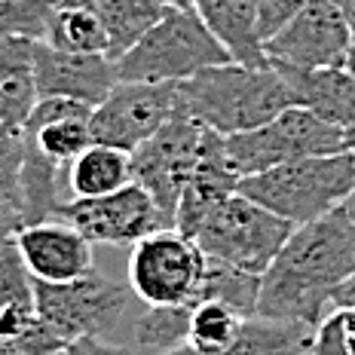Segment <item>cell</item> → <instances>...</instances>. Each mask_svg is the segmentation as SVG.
<instances>
[{"instance_id": "6da1fadb", "label": "cell", "mask_w": 355, "mask_h": 355, "mask_svg": "<svg viewBox=\"0 0 355 355\" xmlns=\"http://www.w3.org/2000/svg\"><path fill=\"white\" fill-rule=\"evenodd\" d=\"M355 272V224L340 205L319 220L294 227L261 276L257 315L319 324L337 285Z\"/></svg>"}, {"instance_id": "7a4b0ae2", "label": "cell", "mask_w": 355, "mask_h": 355, "mask_svg": "<svg viewBox=\"0 0 355 355\" xmlns=\"http://www.w3.org/2000/svg\"><path fill=\"white\" fill-rule=\"evenodd\" d=\"M178 101L220 135H236L276 120L294 107L282 73L272 64L227 62L178 83Z\"/></svg>"}, {"instance_id": "3957f363", "label": "cell", "mask_w": 355, "mask_h": 355, "mask_svg": "<svg viewBox=\"0 0 355 355\" xmlns=\"http://www.w3.org/2000/svg\"><path fill=\"white\" fill-rule=\"evenodd\" d=\"M355 187V153L340 150L328 157H300L242 178L239 193L251 196L263 209L291 220L294 227L319 220L337 211Z\"/></svg>"}, {"instance_id": "277c9868", "label": "cell", "mask_w": 355, "mask_h": 355, "mask_svg": "<svg viewBox=\"0 0 355 355\" xmlns=\"http://www.w3.org/2000/svg\"><path fill=\"white\" fill-rule=\"evenodd\" d=\"M227 62H233V55L193 6H166L157 25L116 58V73L125 83H184L199 71Z\"/></svg>"}, {"instance_id": "5b68a950", "label": "cell", "mask_w": 355, "mask_h": 355, "mask_svg": "<svg viewBox=\"0 0 355 355\" xmlns=\"http://www.w3.org/2000/svg\"><path fill=\"white\" fill-rule=\"evenodd\" d=\"M224 147L239 178H251L300 157H328L346 150V129L306 107H288L266 125L224 135Z\"/></svg>"}, {"instance_id": "8992f818", "label": "cell", "mask_w": 355, "mask_h": 355, "mask_svg": "<svg viewBox=\"0 0 355 355\" xmlns=\"http://www.w3.org/2000/svg\"><path fill=\"white\" fill-rule=\"evenodd\" d=\"M294 224L263 209L245 193H233L214 209L193 236L209 257L263 276L291 236Z\"/></svg>"}, {"instance_id": "52a82bcc", "label": "cell", "mask_w": 355, "mask_h": 355, "mask_svg": "<svg viewBox=\"0 0 355 355\" xmlns=\"http://www.w3.org/2000/svg\"><path fill=\"white\" fill-rule=\"evenodd\" d=\"M209 125L196 120L187 107L178 101L166 123L153 132V138L132 153V181L141 184L159 211L166 214L168 227H175V214L181 193L187 187L190 175L196 172L199 157L209 141Z\"/></svg>"}, {"instance_id": "ba28073f", "label": "cell", "mask_w": 355, "mask_h": 355, "mask_svg": "<svg viewBox=\"0 0 355 355\" xmlns=\"http://www.w3.org/2000/svg\"><path fill=\"white\" fill-rule=\"evenodd\" d=\"M205 254L196 239L168 227L157 230L132 245L129 254V288L147 306H175L196 303L205 276Z\"/></svg>"}, {"instance_id": "9c48e42d", "label": "cell", "mask_w": 355, "mask_h": 355, "mask_svg": "<svg viewBox=\"0 0 355 355\" xmlns=\"http://www.w3.org/2000/svg\"><path fill=\"white\" fill-rule=\"evenodd\" d=\"M129 291L105 279L98 272H89L73 282H40L34 279V303L37 315L49 322L71 343L80 337H101L120 322Z\"/></svg>"}, {"instance_id": "30bf717a", "label": "cell", "mask_w": 355, "mask_h": 355, "mask_svg": "<svg viewBox=\"0 0 355 355\" xmlns=\"http://www.w3.org/2000/svg\"><path fill=\"white\" fill-rule=\"evenodd\" d=\"M53 218L73 224L86 239L101 245H135L138 239L168 230L166 214L141 184H125L123 190L95 199H71L55 209Z\"/></svg>"}, {"instance_id": "8fae6325", "label": "cell", "mask_w": 355, "mask_h": 355, "mask_svg": "<svg viewBox=\"0 0 355 355\" xmlns=\"http://www.w3.org/2000/svg\"><path fill=\"white\" fill-rule=\"evenodd\" d=\"M178 107V83H125L120 80L92 107V141L135 153Z\"/></svg>"}, {"instance_id": "7c38bea8", "label": "cell", "mask_w": 355, "mask_h": 355, "mask_svg": "<svg viewBox=\"0 0 355 355\" xmlns=\"http://www.w3.org/2000/svg\"><path fill=\"white\" fill-rule=\"evenodd\" d=\"M352 34V25L334 3L306 0L297 16L263 43V53L270 64L288 68H343Z\"/></svg>"}, {"instance_id": "4fadbf2b", "label": "cell", "mask_w": 355, "mask_h": 355, "mask_svg": "<svg viewBox=\"0 0 355 355\" xmlns=\"http://www.w3.org/2000/svg\"><path fill=\"white\" fill-rule=\"evenodd\" d=\"M34 73L40 98H73L92 107L101 105L110 89L120 83L116 62L110 55L64 53L46 40L34 43Z\"/></svg>"}, {"instance_id": "5bb4252c", "label": "cell", "mask_w": 355, "mask_h": 355, "mask_svg": "<svg viewBox=\"0 0 355 355\" xmlns=\"http://www.w3.org/2000/svg\"><path fill=\"white\" fill-rule=\"evenodd\" d=\"M16 245L31 276L40 282H73L95 272V242L62 218L25 224L16 236Z\"/></svg>"}, {"instance_id": "9a60e30c", "label": "cell", "mask_w": 355, "mask_h": 355, "mask_svg": "<svg viewBox=\"0 0 355 355\" xmlns=\"http://www.w3.org/2000/svg\"><path fill=\"white\" fill-rule=\"evenodd\" d=\"M239 184H242L239 172H236L230 166V159H227L224 135L211 129L202 157H199L196 172L190 175L187 187H184V193H181V202H178L175 230H181L184 236L193 239L199 233V227L205 224V218H209L227 196L239 193Z\"/></svg>"}, {"instance_id": "2e32d148", "label": "cell", "mask_w": 355, "mask_h": 355, "mask_svg": "<svg viewBox=\"0 0 355 355\" xmlns=\"http://www.w3.org/2000/svg\"><path fill=\"white\" fill-rule=\"evenodd\" d=\"M92 105L73 98H40L28 123L25 141L58 166H68L92 144Z\"/></svg>"}, {"instance_id": "e0dca14e", "label": "cell", "mask_w": 355, "mask_h": 355, "mask_svg": "<svg viewBox=\"0 0 355 355\" xmlns=\"http://www.w3.org/2000/svg\"><path fill=\"white\" fill-rule=\"evenodd\" d=\"M272 68L282 73L294 107L313 110L340 129L355 125V77L346 68Z\"/></svg>"}, {"instance_id": "ac0fdd59", "label": "cell", "mask_w": 355, "mask_h": 355, "mask_svg": "<svg viewBox=\"0 0 355 355\" xmlns=\"http://www.w3.org/2000/svg\"><path fill=\"white\" fill-rule=\"evenodd\" d=\"M209 31L227 46L233 62L270 64L263 53V40L257 31V0H190Z\"/></svg>"}, {"instance_id": "d6986e66", "label": "cell", "mask_w": 355, "mask_h": 355, "mask_svg": "<svg viewBox=\"0 0 355 355\" xmlns=\"http://www.w3.org/2000/svg\"><path fill=\"white\" fill-rule=\"evenodd\" d=\"M34 43L28 37L0 40V125L21 129L34 114L40 92L34 73Z\"/></svg>"}, {"instance_id": "ffe728a7", "label": "cell", "mask_w": 355, "mask_h": 355, "mask_svg": "<svg viewBox=\"0 0 355 355\" xmlns=\"http://www.w3.org/2000/svg\"><path fill=\"white\" fill-rule=\"evenodd\" d=\"M132 184V153L92 141L68 162V190L73 199H95Z\"/></svg>"}, {"instance_id": "44dd1931", "label": "cell", "mask_w": 355, "mask_h": 355, "mask_svg": "<svg viewBox=\"0 0 355 355\" xmlns=\"http://www.w3.org/2000/svg\"><path fill=\"white\" fill-rule=\"evenodd\" d=\"M46 43L77 55H107L110 40L92 0H58L49 19Z\"/></svg>"}, {"instance_id": "7402d4cb", "label": "cell", "mask_w": 355, "mask_h": 355, "mask_svg": "<svg viewBox=\"0 0 355 355\" xmlns=\"http://www.w3.org/2000/svg\"><path fill=\"white\" fill-rule=\"evenodd\" d=\"M315 324L251 315L224 355H313Z\"/></svg>"}, {"instance_id": "603a6c76", "label": "cell", "mask_w": 355, "mask_h": 355, "mask_svg": "<svg viewBox=\"0 0 355 355\" xmlns=\"http://www.w3.org/2000/svg\"><path fill=\"white\" fill-rule=\"evenodd\" d=\"M92 6L107 31V55L114 62L129 53L166 12V6L157 0H92Z\"/></svg>"}, {"instance_id": "cb8c5ba5", "label": "cell", "mask_w": 355, "mask_h": 355, "mask_svg": "<svg viewBox=\"0 0 355 355\" xmlns=\"http://www.w3.org/2000/svg\"><path fill=\"white\" fill-rule=\"evenodd\" d=\"M190 322H193V303H175V306H147L138 315L132 337L141 355H166L190 340Z\"/></svg>"}, {"instance_id": "d4e9b609", "label": "cell", "mask_w": 355, "mask_h": 355, "mask_svg": "<svg viewBox=\"0 0 355 355\" xmlns=\"http://www.w3.org/2000/svg\"><path fill=\"white\" fill-rule=\"evenodd\" d=\"M257 297H261V276L239 270L233 263H224L218 257L205 261V276H202V285H199L196 303L218 300L233 306L245 319H251V315H257Z\"/></svg>"}, {"instance_id": "484cf974", "label": "cell", "mask_w": 355, "mask_h": 355, "mask_svg": "<svg viewBox=\"0 0 355 355\" xmlns=\"http://www.w3.org/2000/svg\"><path fill=\"white\" fill-rule=\"evenodd\" d=\"M245 315L236 313L233 306L218 300H202L193 306V322H190V340L199 355H224L239 337Z\"/></svg>"}, {"instance_id": "4316f807", "label": "cell", "mask_w": 355, "mask_h": 355, "mask_svg": "<svg viewBox=\"0 0 355 355\" xmlns=\"http://www.w3.org/2000/svg\"><path fill=\"white\" fill-rule=\"evenodd\" d=\"M55 6L58 0H0V40L3 37L46 40Z\"/></svg>"}, {"instance_id": "83f0119b", "label": "cell", "mask_w": 355, "mask_h": 355, "mask_svg": "<svg viewBox=\"0 0 355 355\" xmlns=\"http://www.w3.org/2000/svg\"><path fill=\"white\" fill-rule=\"evenodd\" d=\"M21 166H25V132L0 125V199L21 209Z\"/></svg>"}, {"instance_id": "f1b7e54d", "label": "cell", "mask_w": 355, "mask_h": 355, "mask_svg": "<svg viewBox=\"0 0 355 355\" xmlns=\"http://www.w3.org/2000/svg\"><path fill=\"white\" fill-rule=\"evenodd\" d=\"M16 303H34V276L19 245L12 242L0 251V309Z\"/></svg>"}, {"instance_id": "f546056e", "label": "cell", "mask_w": 355, "mask_h": 355, "mask_svg": "<svg viewBox=\"0 0 355 355\" xmlns=\"http://www.w3.org/2000/svg\"><path fill=\"white\" fill-rule=\"evenodd\" d=\"M313 355H355V309L334 306L315 324Z\"/></svg>"}, {"instance_id": "4dcf8cb0", "label": "cell", "mask_w": 355, "mask_h": 355, "mask_svg": "<svg viewBox=\"0 0 355 355\" xmlns=\"http://www.w3.org/2000/svg\"><path fill=\"white\" fill-rule=\"evenodd\" d=\"M306 6V0H257V31L266 43L272 34H279L297 12Z\"/></svg>"}, {"instance_id": "1f68e13d", "label": "cell", "mask_w": 355, "mask_h": 355, "mask_svg": "<svg viewBox=\"0 0 355 355\" xmlns=\"http://www.w3.org/2000/svg\"><path fill=\"white\" fill-rule=\"evenodd\" d=\"M37 322V303H16V306L0 309V337L19 340Z\"/></svg>"}, {"instance_id": "d6a6232c", "label": "cell", "mask_w": 355, "mask_h": 355, "mask_svg": "<svg viewBox=\"0 0 355 355\" xmlns=\"http://www.w3.org/2000/svg\"><path fill=\"white\" fill-rule=\"evenodd\" d=\"M21 227H25V214H21V209H16V205H10V202L0 199V251L16 242Z\"/></svg>"}, {"instance_id": "836d02e7", "label": "cell", "mask_w": 355, "mask_h": 355, "mask_svg": "<svg viewBox=\"0 0 355 355\" xmlns=\"http://www.w3.org/2000/svg\"><path fill=\"white\" fill-rule=\"evenodd\" d=\"M64 355H135L123 346H110L101 337H80L64 349Z\"/></svg>"}, {"instance_id": "e575fe53", "label": "cell", "mask_w": 355, "mask_h": 355, "mask_svg": "<svg viewBox=\"0 0 355 355\" xmlns=\"http://www.w3.org/2000/svg\"><path fill=\"white\" fill-rule=\"evenodd\" d=\"M331 306H346V309H355V272L349 279L337 285L334 297H331Z\"/></svg>"}, {"instance_id": "d590c367", "label": "cell", "mask_w": 355, "mask_h": 355, "mask_svg": "<svg viewBox=\"0 0 355 355\" xmlns=\"http://www.w3.org/2000/svg\"><path fill=\"white\" fill-rule=\"evenodd\" d=\"M328 3H334L340 12H343V19L352 25V31H355V0H328Z\"/></svg>"}, {"instance_id": "8d00e7d4", "label": "cell", "mask_w": 355, "mask_h": 355, "mask_svg": "<svg viewBox=\"0 0 355 355\" xmlns=\"http://www.w3.org/2000/svg\"><path fill=\"white\" fill-rule=\"evenodd\" d=\"M343 68L355 77V34H352V43H349V53H346V64H343Z\"/></svg>"}, {"instance_id": "74e56055", "label": "cell", "mask_w": 355, "mask_h": 355, "mask_svg": "<svg viewBox=\"0 0 355 355\" xmlns=\"http://www.w3.org/2000/svg\"><path fill=\"white\" fill-rule=\"evenodd\" d=\"M343 211H346V214H349V220H352V224H355V187H352V193H349V196H346V202H343Z\"/></svg>"}, {"instance_id": "f35d334b", "label": "cell", "mask_w": 355, "mask_h": 355, "mask_svg": "<svg viewBox=\"0 0 355 355\" xmlns=\"http://www.w3.org/2000/svg\"><path fill=\"white\" fill-rule=\"evenodd\" d=\"M346 150L355 153V125H349V129H346Z\"/></svg>"}, {"instance_id": "ab89813d", "label": "cell", "mask_w": 355, "mask_h": 355, "mask_svg": "<svg viewBox=\"0 0 355 355\" xmlns=\"http://www.w3.org/2000/svg\"><path fill=\"white\" fill-rule=\"evenodd\" d=\"M157 3H162V6H193L190 0H157Z\"/></svg>"}]
</instances>
